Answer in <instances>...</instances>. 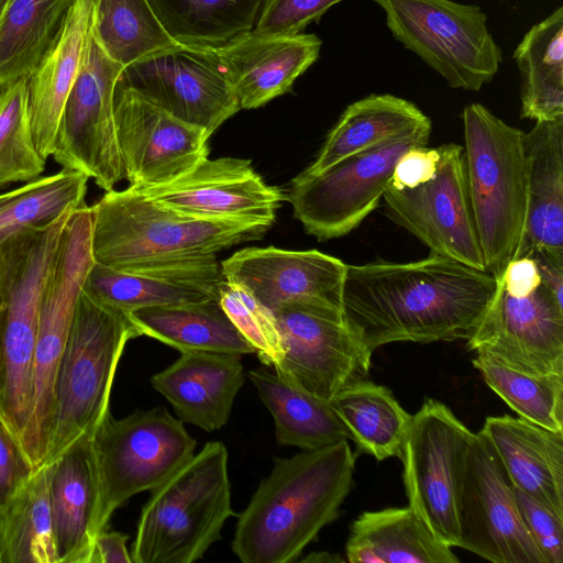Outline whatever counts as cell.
Listing matches in <instances>:
<instances>
[{
    "instance_id": "7",
    "label": "cell",
    "mask_w": 563,
    "mask_h": 563,
    "mask_svg": "<svg viewBox=\"0 0 563 563\" xmlns=\"http://www.w3.org/2000/svg\"><path fill=\"white\" fill-rule=\"evenodd\" d=\"M136 336L140 332L129 312L81 291L58 368L42 466L52 464L84 437H92L110 413L117 367L126 343Z\"/></svg>"
},
{
    "instance_id": "19",
    "label": "cell",
    "mask_w": 563,
    "mask_h": 563,
    "mask_svg": "<svg viewBox=\"0 0 563 563\" xmlns=\"http://www.w3.org/2000/svg\"><path fill=\"white\" fill-rule=\"evenodd\" d=\"M114 119L124 178L130 186L167 184L209 155L206 130L186 123L119 79Z\"/></svg>"
},
{
    "instance_id": "6",
    "label": "cell",
    "mask_w": 563,
    "mask_h": 563,
    "mask_svg": "<svg viewBox=\"0 0 563 563\" xmlns=\"http://www.w3.org/2000/svg\"><path fill=\"white\" fill-rule=\"evenodd\" d=\"M465 176L485 271L499 277L520 245L527 217L521 130L481 103L462 113Z\"/></svg>"
},
{
    "instance_id": "4",
    "label": "cell",
    "mask_w": 563,
    "mask_h": 563,
    "mask_svg": "<svg viewBox=\"0 0 563 563\" xmlns=\"http://www.w3.org/2000/svg\"><path fill=\"white\" fill-rule=\"evenodd\" d=\"M74 210L24 228L0 245V419L19 443L30 416L42 291Z\"/></svg>"
},
{
    "instance_id": "42",
    "label": "cell",
    "mask_w": 563,
    "mask_h": 563,
    "mask_svg": "<svg viewBox=\"0 0 563 563\" xmlns=\"http://www.w3.org/2000/svg\"><path fill=\"white\" fill-rule=\"evenodd\" d=\"M219 300L231 322L253 346L261 362L267 366H277L284 357V349L274 312L249 290L224 279L220 286Z\"/></svg>"
},
{
    "instance_id": "35",
    "label": "cell",
    "mask_w": 563,
    "mask_h": 563,
    "mask_svg": "<svg viewBox=\"0 0 563 563\" xmlns=\"http://www.w3.org/2000/svg\"><path fill=\"white\" fill-rule=\"evenodd\" d=\"M74 1H7L0 16V85L31 76L57 41Z\"/></svg>"
},
{
    "instance_id": "8",
    "label": "cell",
    "mask_w": 563,
    "mask_h": 563,
    "mask_svg": "<svg viewBox=\"0 0 563 563\" xmlns=\"http://www.w3.org/2000/svg\"><path fill=\"white\" fill-rule=\"evenodd\" d=\"M184 421L164 407L114 419L109 413L91 438L97 499L92 537L107 529L117 508L167 481L195 454Z\"/></svg>"
},
{
    "instance_id": "15",
    "label": "cell",
    "mask_w": 563,
    "mask_h": 563,
    "mask_svg": "<svg viewBox=\"0 0 563 563\" xmlns=\"http://www.w3.org/2000/svg\"><path fill=\"white\" fill-rule=\"evenodd\" d=\"M120 79L175 118L210 135L240 110L216 47L176 43L124 67Z\"/></svg>"
},
{
    "instance_id": "33",
    "label": "cell",
    "mask_w": 563,
    "mask_h": 563,
    "mask_svg": "<svg viewBox=\"0 0 563 563\" xmlns=\"http://www.w3.org/2000/svg\"><path fill=\"white\" fill-rule=\"evenodd\" d=\"M329 402L358 454L377 461L400 459L412 416L389 388L364 378L341 389Z\"/></svg>"
},
{
    "instance_id": "34",
    "label": "cell",
    "mask_w": 563,
    "mask_h": 563,
    "mask_svg": "<svg viewBox=\"0 0 563 563\" xmlns=\"http://www.w3.org/2000/svg\"><path fill=\"white\" fill-rule=\"evenodd\" d=\"M520 75L521 118H563V8L534 24L514 52Z\"/></svg>"
},
{
    "instance_id": "26",
    "label": "cell",
    "mask_w": 563,
    "mask_h": 563,
    "mask_svg": "<svg viewBox=\"0 0 563 563\" xmlns=\"http://www.w3.org/2000/svg\"><path fill=\"white\" fill-rule=\"evenodd\" d=\"M95 1H74L57 41L27 78L31 130L45 159L53 154L60 115L86 55Z\"/></svg>"
},
{
    "instance_id": "13",
    "label": "cell",
    "mask_w": 563,
    "mask_h": 563,
    "mask_svg": "<svg viewBox=\"0 0 563 563\" xmlns=\"http://www.w3.org/2000/svg\"><path fill=\"white\" fill-rule=\"evenodd\" d=\"M124 67L111 59L92 35L65 102L53 158L110 191L124 178L114 119V92Z\"/></svg>"
},
{
    "instance_id": "25",
    "label": "cell",
    "mask_w": 563,
    "mask_h": 563,
    "mask_svg": "<svg viewBox=\"0 0 563 563\" xmlns=\"http://www.w3.org/2000/svg\"><path fill=\"white\" fill-rule=\"evenodd\" d=\"M239 354L185 351L151 378L153 388L173 406L178 418L211 432L229 420L244 383Z\"/></svg>"
},
{
    "instance_id": "27",
    "label": "cell",
    "mask_w": 563,
    "mask_h": 563,
    "mask_svg": "<svg viewBox=\"0 0 563 563\" xmlns=\"http://www.w3.org/2000/svg\"><path fill=\"white\" fill-rule=\"evenodd\" d=\"M523 148L527 217L514 258L536 251L563 257V118L536 122L523 134Z\"/></svg>"
},
{
    "instance_id": "48",
    "label": "cell",
    "mask_w": 563,
    "mask_h": 563,
    "mask_svg": "<svg viewBox=\"0 0 563 563\" xmlns=\"http://www.w3.org/2000/svg\"><path fill=\"white\" fill-rule=\"evenodd\" d=\"M529 256L537 264L542 285L563 303V257L544 251L532 252Z\"/></svg>"
},
{
    "instance_id": "21",
    "label": "cell",
    "mask_w": 563,
    "mask_h": 563,
    "mask_svg": "<svg viewBox=\"0 0 563 563\" xmlns=\"http://www.w3.org/2000/svg\"><path fill=\"white\" fill-rule=\"evenodd\" d=\"M148 198L178 212L202 219H254L273 222L284 196L267 185L251 161L206 158L176 179L135 187Z\"/></svg>"
},
{
    "instance_id": "49",
    "label": "cell",
    "mask_w": 563,
    "mask_h": 563,
    "mask_svg": "<svg viewBox=\"0 0 563 563\" xmlns=\"http://www.w3.org/2000/svg\"><path fill=\"white\" fill-rule=\"evenodd\" d=\"M342 561L340 558H335L333 554L328 552L311 553L307 558L302 559V562H334Z\"/></svg>"
},
{
    "instance_id": "38",
    "label": "cell",
    "mask_w": 563,
    "mask_h": 563,
    "mask_svg": "<svg viewBox=\"0 0 563 563\" xmlns=\"http://www.w3.org/2000/svg\"><path fill=\"white\" fill-rule=\"evenodd\" d=\"M92 35L123 67L176 44L147 0H96Z\"/></svg>"
},
{
    "instance_id": "16",
    "label": "cell",
    "mask_w": 563,
    "mask_h": 563,
    "mask_svg": "<svg viewBox=\"0 0 563 563\" xmlns=\"http://www.w3.org/2000/svg\"><path fill=\"white\" fill-rule=\"evenodd\" d=\"M434 175L415 188L388 186L383 199L386 216L416 236L430 254L485 271L468 196L463 147L440 145Z\"/></svg>"
},
{
    "instance_id": "17",
    "label": "cell",
    "mask_w": 563,
    "mask_h": 563,
    "mask_svg": "<svg viewBox=\"0 0 563 563\" xmlns=\"http://www.w3.org/2000/svg\"><path fill=\"white\" fill-rule=\"evenodd\" d=\"M274 314L284 349L274 367L280 377L328 401L367 377L373 352L343 313L285 306Z\"/></svg>"
},
{
    "instance_id": "2",
    "label": "cell",
    "mask_w": 563,
    "mask_h": 563,
    "mask_svg": "<svg viewBox=\"0 0 563 563\" xmlns=\"http://www.w3.org/2000/svg\"><path fill=\"white\" fill-rule=\"evenodd\" d=\"M356 453L347 440L275 457L239 516L232 551L243 563H289L333 522L349 495Z\"/></svg>"
},
{
    "instance_id": "37",
    "label": "cell",
    "mask_w": 563,
    "mask_h": 563,
    "mask_svg": "<svg viewBox=\"0 0 563 563\" xmlns=\"http://www.w3.org/2000/svg\"><path fill=\"white\" fill-rule=\"evenodd\" d=\"M156 18L183 45L219 47L254 29L263 0H147Z\"/></svg>"
},
{
    "instance_id": "50",
    "label": "cell",
    "mask_w": 563,
    "mask_h": 563,
    "mask_svg": "<svg viewBox=\"0 0 563 563\" xmlns=\"http://www.w3.org/2000/svg\"><path fill=\"white\" fill-rule=\"evenodd\" d=\"M7 1L8 0H0V16H1L2 12H3V9L5 7Z\"/></svg>"
},
{
    "instance_id": "32",
    "label": "cell",
    "mask_w": 563,
    "mask_h": 563,
    "mask_svg": "<svg viewBox=\"0 0 563 563\" xmlns=\"http://www.w3.org/2000/svg\"><path fill=\"white\" fill-rule=\"evenodd\" d=\"M258 397L272 413L278 445L316 450L349 440L343 423L328 400L319 398L277 373H249Z\"/></svg>"
},
{
    "instance_id": "39",
    "label": "cell",
    "mask_w": 563,
    "mask_h": 563,
    "mask_svg": "<svg viewBox=\"0 0 563 563\" xmlns=\"http://www.w3.org/2000/svg\"><path fill=\"white\" fill-rule=\"evenodd\" d=\"M88 179L84 173L63 168L0 194V245L24 228L85 205Z\"/></svg>"
},
{
    "instance_id": "20",
    "label": "cell",
    "mask_w": 563,
    "mask_h": 563,
    "mask_svg": "<svg viewBox=\"0 0 563 563\" xmlns=\"http://www.w3.org/2000/svg\"><path fill=\"white\" fill-rule=\"evenodd\" d=\"M223 279L242 286L273 312L295 306L341 312L346 264L317 250L246 247L221 264Z\"/></svg>"
},
{
    "instance_id": "11",
    "label": "cell",
    "mask_w": 563,
    "mask_h": 563,
    "mask_svg": "<svg viewBox=\"0 0 563 563\" xmlns=\"http://www.w3.org/2000/svg\"><path fill=\"white\" fill-rule=\"evenodd\" d=\"M431 131L429 122L318 174L301 172L292 179L287 196L295 218L319 241L349 234L378 207L398 158L415 146L427 145Z\"/></svg>"
},
{
    "instance_id": "47",
    "label": "cell",
    "mask_w": 563,
    "mask_h": 563,
    "mask_svg": "<svg viewBox=\"0 0 563 563\" xmlns=\"http://www.w3.org/2000/svg\"><path fill=\"white\" fill-rule=\"evenodd\" d=\"M128 539V534L102 530L95 539L90 563H132Z\"/></svg>"
},
{
    "instance_id": "40",
    "label": "cell",
    "mask_w": 563,
    "mask_h": 563,
    "mask_svg": "<svg viewBox=\"0 0 563 563\" xmlns=\"http://www.w3.org/2000/svg\"><path fill=\"white\" fill-rule=\"evenodd\" d=\"M473 365L487 386L520 418L563 432V375L525 374L478 354Z\"/></svg>"
},
{
    "instance_id": "22",
    "label": "cell",
    "mask_w": 563,
    "mask_h": 563,
    "mask_svg": "<svg viewBox=\"0 0 563 563\" xmlns=\"http://www.w3.org/2000/svg\"><path fill=\"white\" fill-rule=\"evenodd\" d=\"M223 276L216 255L117 269L95 262L82 290L126 312L219 297Z\"/></svg>"
},
{
    "instance_id": "10",
    "label": "cell",
    "mask_w": 563,
    "mask_h": 563,
    "mask_svg": "<svg viewBox=\"0 0 563 563\" xmlns=\"http://www.w3.org/2000/svg\"><path fill=\"white\" fill-rule=\"evenodd\" d=\"M393 36L454 89L478 91L503 59L482 8L452 0H374Z\"/></svg>"
},
{
    "instance_id": "30",
    "label": "cell",
    "mask_w": 563,
    "mask_h": 563,
    "mask_svg": "<svg viewBox=\"0 0 563 563\" xmlns=\"http://www.w3.org/2000/svg\"><path fill=\"white\" fill-rule=\"evenodd\" d=\"M130 313L140 335L151 336L180 352L255 353L220 305L203 301L145 307Z\"/></svg>"
},
{
    "instance_id": "46",
    "label": "cell",
    "mask_w": 563,
    "mask_h": 563,
    "mask_svg": "<svg viewBox=\"0 0 563 563\" xmlns=\"http://www.w3.org/2000/svg\"><path fill=\"white\" fill-rule=\"evenodd\" d=\"M441 148L415 146L397 161L389 186L395 189L415 188L428 181L435 173Z\"/></svg>"
},
{
    "instance_id": "14",
    "label": "cell",
    "mask_w": 563,
    "mask_h": 563,
    "mask_svg": "<svg viewBox=\"0 0 563 563\" xmlns=\"http://www.w3.org/2000/svg\"><path fill=\"white\" fill-rule=\"evenodd\" d=\"M460 547L493 563H545L518 509L514 489L477 432L460 470Z\"/></svg>"
},
{
    "instance_id": "24",
    "label": "cell",
    "mask_w": 563,
    "mask_h": 563,
    "mask_svg": "<svg viewBox=\"0 0 563 563\" xmlns=\"http://www.w3.org/2000/svg\"><path fill=\"white\" fill-rule=\"evenodd\" d=\"M478 433L511 486L563 519V432L504 415L487 417Z\"/></svg>"
},
{
    "instance_id": "5",
    "label": "cell",
    "mask_w": 563,
    "mask_h": 563,
    "mask_svg": "<svg viewBox=\"0 0 563 563\" xmlns=\"http://www.w3.org/2000/svg\"><path fill=\"white\" fill-rule=\"evenodd\" d=\"M231 505L228 451L208 442L151 490L131 548L132 563H191L221 539Z\"/></svg>"
},
{
    "instance_id": "28",
    "label": "cell",
    "mask_w": 563,
    "mask_h": 563,
    "mask_svg": "<svg viewBox=\"0 0 563 563\" xmlns=\"http://www.w3.org/2000/svg\"><path fill=\"white\" fill-rule=\"evenodd\" d=\"M92 437H84L51 464L49 505L58 563H90L97 499Z\"/></svg>"
},
{
    "instance_id": "18",
    "label": "cell",
    "mask_w": 563,
    "mask_h": 563,
    "mask_svg": "<svg viewBox=\"0 0 563 563\" xmlns=\"http://www.w3.org/2000/svg\"><path fill=\"white\" fill-rule=\"evenodd\" d=\"M493 299L473 334L470 351L530 375H563V303L542 283L508 294L498 278Z\"/></svg>"
},
{
    "instance_id": "51",
    "label": "cell",
    "mask_w": 563,
    "mask_h": 563,
    "mask_svg": "<svg viewBox=\"0 0 563 563\" xmlns=\"http://www.w3.org/2000/svg\"><path fill=\"white\" fill-rule=\"evenodd\" d=\"M3 88H4V85H0V96H1V93L3 91Z\"/></svg>"
},
{
    "instance_id": "3",
    "label": "cell",
    "mask_w": 563,
    "mask_h": 563,
    "mask_svg": "<svg viewBox=\"0 0 563 563\" xmlns=\"http://www.w3.org/2000/svg\"><path fill=\"white\" fill-rule=\"evenodd\" d=\"M91 207L95 262L117 269L216 255L261 239L273 222L202 219L178 212L132 186L110 190Z\"/></svg>"
},
{
    "instance_id": "23",
    "label": "cell",
    "mask_w": 563,
    "mask_h": 563,
    "mask_svg": "<svg viewBox=\"0 0 563 563\" xmlns=\"http://www.w3.org/2000/svg\"><path fill=\"white\" fill-rule=\"evenodd\" d=\"M321 44L314 34L271 35L252 29L216 48L240 110H249L289 91L318 59Z\"/></svg>"
},
{
    "instance_id": "1",
    "label": "cell",
    "mask_w": 563,
    "mask_h": 563,
    "mask_svg": "<svg viewBox=\"0 0 563 563\" xmlns=\"http://www.w3.org/2000/svg\"><path fill=\"white\" fill-rule=\"evenodd\" d=\"M496 286L488 272L434 254L408 263L347 265L342 311L372 352L394 342L467 340Z\"/></svg>"
},
{
    "instance_id": "41",
    "label": "cell",
    "mask_w": 563,
    "mask_h": 563,
    "mask_svg": "<svg viewBox=\"0 0 563 563\" xmlns=\"http://www.w3.org/2000/svg\"><path fill=\"white\" fill-rule=\"evenodd\" d=\"M45 164L31 130L27 79L7 84L0 96V188L38 178Z\"/></svg>"
},
{
    "instance_id": "29",
    "label": "cell",
    "mask_w": 563,
    "mask_h": 563,
    "mask_svg": "<svg viewBox=\"0 0 563 563\" xmlns=\"http://www.w3.org/2000/svg\"><path fill=\"white\" fill-rule=\"evenodd\" d=\"M351 563H456L452 548L409 507L361 514L345 543Z\"/></svg>"
},
{
    "instance_id": "36",
    "label": "cell",
    "mask_w": 563,
    "mask_h": 563,
    "mask_svg": "<svg viewBox=\"0 0 563 563\" xmlns=\"http://www.w3.org/2000/svg\"><path fill=\"white\" fill-rule=\"evenodd\" d=\"M51 464L0 509V563H58L49 505Z\"/></svg>"
},
{
    "instance_id": "44",
    "label": "cell",
    "mask_w": 563,
    "mask_h": 563,
    "mask_svg": "<svg viewBox=\"0 0 563 563\" xmlns=\"http://www.w3.org/2000/svg\"><path fill=\"white\" fill-rule=\"evenodd\" d=\"M512 489L522 520L545 563H563V519L533 497Z\"/></svg>"
},
{
    "instance_id": "9",
    "label": "cell",
    "mask_w": 563,
    "mask_h": 563,
    "mask_svg": "<svg viewBox=\"0 0 563 563\" xmlns=\"http://www.w3.org/2000/svg\"><path fill=\"white\" fill-rule=\"evenodd\" d=\"M92 211L86 203L68 219L42 291L32 368V395L21 448L36 471L43 465L49 441L55 390L73 318L95 258Z\"/></svg>"
},
{
    "instance_id": "45",
    "label": "cell",
    "mask_w": 563,
    "mask_h": 563,
    "mask_svg": "<svg viewBox=\"0 0 563 563\" xmlns=\"http://www.w3.org/2000/svg\"><path fill=\"white\" fill-rule=\"evenodd\" d=\"M20 443L0 419V509L34 474Z\"/></svg>"
},
{
    "instance_id": "31",
    "label": "cell",
    "mask_w": 563,
    "mask_h": 563,
    "mask_svg": "<svg viewBox=\"0 0 563 563\" xmlns=\"http://www.w3.org/2000/svg\"><path fill=\"white\" fill-rule=\"evenodd\" d=\"M431 120L412 102L394 95H369L343 111L316 159L302 173L313 175L355 153L399 136Z\"/></svg>"
},
{
    "instance_id": "12",
    "label": "cell",
    "mask_w": 563,
    "mask_h": 563,
    "mask_svg": "<svg viewBox=\"0 0 563 563\" xmlns=\"http://www.w3.org/2000/svg\"><path fill=\"white\" fill-rule=\"evenodd\" d=\"M473 437L446 405L427 398L411 418L400 456L408 506L451 548L460 547L459 477Z\"/></svg>"
},
{
    "instance_id": "43",
    "label": "cell",
    "mask_w": 563,
    "mask_h": 563,
    "mask_svg": "<svg viewBox=\"0 0 563 563\" xmlns=\"http://www.w3.org/2000/svg\"><path fill=\"white\" fill-rule=\"evenodd\" d=\"M341 1L263 0L254 30L271 35L298 34Z\"/></svg>"
}]
</instances>
